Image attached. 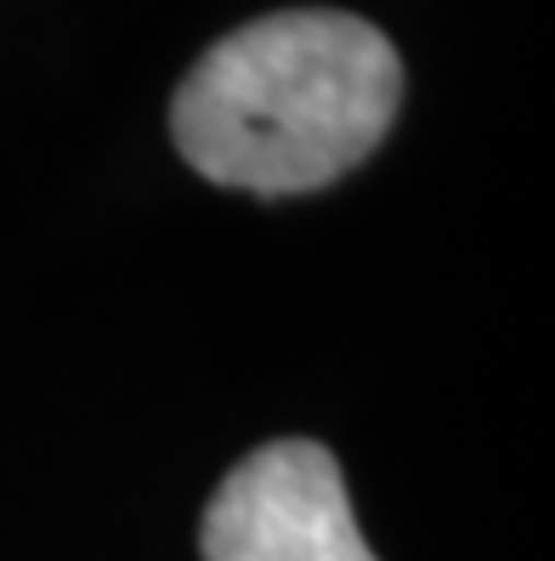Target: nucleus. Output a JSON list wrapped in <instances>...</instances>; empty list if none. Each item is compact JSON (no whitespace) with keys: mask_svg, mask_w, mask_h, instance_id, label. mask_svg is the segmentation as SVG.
Instances as JSON below:
<instances>
[{"mask_svg":"<svg viewBox=\"0 0 555 561\" xmlns=\"http://www.w3.org/2000/svg\"><path fill=\"white\" fill-rule=\"evenodd\" d=\"M403 108V57L369 18L296 7L221 35L171 96V142L216 187L317 193L363 164Z\"/></svg>","mask_w":555,"mask_h":561,"instance_id":"obj_1","label":"nucleus"},{"mask_svg":"<svg viewBox=\"0 0 555 561\" xmlns=\"http://www.w3.org/2000/svg\"><path fill=\"white\" fill-rule=\"evenodd\" d=\"M205 561H374L357 534L340 466L323 443H267L210 493Z\"/></svg>","mask_w":555,"mask_h":561,"instance_id":"obj_2","label":"nucleus"}]
</instances>
